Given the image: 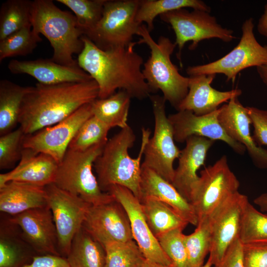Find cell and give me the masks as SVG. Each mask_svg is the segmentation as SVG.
<instances>
[{"label":"cell","instance_id":"obj_1","mask_svg":"<svg viewBox=\"0 0 267 267\" xmlns=\"http://www.w3.org/2000/svg\"><path fill=\"white\" fill-rule=\"evenodd\" d=\"M82 39L84 48L78 55V65L97 84L98 98L108 97L117 89L125 90L139 100L149 97L153 91L142 72L143 60L134 50L137 42L103 50L85 35Z\"/></svg>","mask_w":267,"mask_h":267},{"label":"cell","instance_id":"obj_2","mask_svg":"<svg viewBox=\"0 0 267 267\" xmlns=\"http://www.w3.org/2000/svg\"><path fill=\"white\" fill-rule=\"evenodd\" d=\"M96 82L37 83L25 95L19 118L25 135L54 125L98 97Z\"/></svg>","mask_w":267,"mask_h":267},{"label":"cell","instance_id":"obj_3","mask_svg":"<svg viewBox=\"0 0 267 267\" xmlns=\"http://www.w3.org/2000/svg\"><path fill=\"white\" fill-rule=\"evenodd\" d=\"M141 134L139 152L134 158L129 154V150L134 146L136 138L129 125L108 139L93 165L103 191L106 192L110 186L120 185L129 189L140 200L141 162L145 144L150 137V130L142 128Z\"/></svg>","mask_w":267,"mask_h":267},{"label":"cell","instance_id":"obj_4","mask_svg":"<svg viewBox=\"0 0 267 267\" xmlns=\"http://www.w3.org/2000/svg\"><path fill=\"white\" fill-rule=\"evenodd\" d=\"M31 23L32 29L47 39L53 48V61L61 65L78 66L73 54L84 48L83 31L76 17L58 7L51 0L32 1Z\"/></svg>","mask_w":267,"mask_h":267},{"label":"cell","instance_id":"obj_5","mask_svg":"<svg viewBox=\"0 0 267 267\" xmlns=\"http://www.w3.org/2000/svg\"><path fill=\"white\" fill-rule=\"evenodd\" d=\"M137 35L140 37L138 44H145L150 49V55L142 69L146 82L153 92L160 90L166 101L177 110L187 94L189 77L181 75L171 60L176 44L163 36L155 41L146 25L143 24Z\"/></svg>","mask_w":267,"mask_h":267},{"label":"cell","instance_id":"obj_6","mask_svg":"<svg viewBox=\"0 0 267 267\" xmlns=\"http://www.w3.org/2000/svg\"><path fill=\"white\" fill-rule=\"evenodd\" d=\"M105 144H98L85 151L68 149L58 164L53 183L80 197L90 205L113 201L114 198L112 195L101 190L92 172L94 162L102 153Z\"/></svg>","mask_w":267,"mask_h":267},{"label":"cell","instance_id":"obj_7","mask_svg":"<svg viewBox=\"0 0 267 267\" xmlns=\"http://www.w3.org/2000/svg\"><path fill=\"white\" fill-rule=\"evenodd\" d=\"M254 29V19H246L242 25V35L235 47L217 60L188 66L186 73L189 76L222 74L225 76L226 81L234 83L242 70L267 65V45H263L258 42Z\"/></svg>","mask_w":267,"mask_h":267},{"label":"cell","instance_id":"obj_8","mask_svg":"<svg viewBox=\"0 0 267 267\" xmlns=\"http://www.w3.org/2000/svg\"><path fill=\"white\" fill-rule=\"evenodd\" d=\"M139 1L106 0L100 20L85 36L103 50L127 46L141 25L136 20Z\"/></svg>","mask_w":267,"mask_h":267},{"label":"cell","instance_id":"obj_9","mask_svg":"<svg viewBox=\"0 0 267 267\" xmlns=\"http://www.w3.org/2000/svg\"><path fill=\"white\" fill-rule=\"evenodd\" d=\"M149 98L154 118V130L145 144L142 165L172 183L175 173L174 163L178 158L181 150L175 144L173 129L166 115V100L159 95H150Z\"/></svg>","mask_w":267,"mask_h":267},{"label":"cell","instance_id":"obj_10","mask_svg":"<svg viewBox=\"0 0 267 267\" xmlns=\"http://www.w3.org/2000/svg\"><path fill=\"white\" fill-rule=\"evenodd\" d=\"M210 12L199 9L189 11L186 8L173 10L159 16L163 22L171 25L178 47L177 58L181 64V52L185 44L191 42L190 50H194L199 43L205 40L218 39L229 43L236 38L234 31L223 28Z\"/></svg>","mask_w":267,"mask_h":267},{"label":"cell","instance_id":"obj_11","mask_svg":"<svg viewBox=\"0 0 267 267\" xmlns=\"http://www.w3.org/2000/svg\"><path fill=\"white\" fill-rule=\"evenodd\" d=\"M240 182L231 170L226 155L200 172L190 203L198 221L209 216L229 197L238 191Z\"/></svg>","mask_w":267,"mask_h":267},{"label":"cell","instance_id":"obj_12","mask_svg":"<svg viewBox=\"0 0 267 267\" xmlns=\"http://www.w3.org/2000/svg\"><path fill=\"white\" fill-rule=\"evenodd\" d=\"M44 188L56 227L59 252L66 258L74 236L83 226L90 205L54 183Z\"/></svg>","mask_w":267,"mask_h":267},{"label":"cell","instance_id":"obj_13","mask_svg":"<svg viewBox=\"0 0 267 267\" xmlns=\"http://www.w3.org/2000/svg\"><path fill=\"white\" fill-rule=\"evenodd\" d=\"M249 201L238 191L229 197L208 217L211 249L209 258L217 266L228 247L239 238L243 212Z\"/></svg>","mask_w":267,"mask_h":267},{"label":"cell","instance_id":"obj_14","mask_svg":"<svg viewBox=\"0 0 267 267\" xmlns=\"http://www.w3.org/2000/svg\"><path fill=\"white\" fill-rule=\"evenodd\" d=\"M92 115L91 103L85 104L62 121L25 135L23 148L47 154L59 164L79 128Z\"/></svg>","mask_w":267,"mask_h":267},{"label":"cell","instance_id":"obj_15","mask_svg":"<svg viewBox=\"0 0 267 267\" xmlns=\"http://www.w3.org/2000/svg\"><path fill=\"white\" fill-rule=\"evenodd\" d=\"M106 192L112 195L126 210L130 221L133 239L145 259L173 267L171 260L163 250L147 222L140 201L129 189L120 185L110 186Z\"/></svg>","mask_w":267,"mask_h":267},{"label":"cell","instance_id":"obj_16","mask_svg":"<svg viewBox=\"0 0 267 267\" xmlns=\"http://www.w3.org/2000/svg\"><path fill=\"white\" fill-rule=\"evenodd\" d=\"M82 227L102 246L108 242L133 239L128 214L115 198L107 203L90 205Z\"/></svg>","mask_w":267,"mask_h":267},{"label":"cell","instance_id":"obj_17","mask_svg":"<svg viewBox=\"0 0 267 267\" xmlns=\"http://www.w3.org/2000/svg\"><path fill=\"white\" fill-rule=\"evenodd\" d=\"M219 112L220 108L203 115H197L188 110L178 111L169 115L168 117L173 129L175 141L183 143L190 136H201L222 141L236 153L243 154L245 147L227 135L219 122Z\"/></svg>","mask_w":267,"mask_h":267},{"label":"cell","instance_id":"obj_18","mask_svg":"<svg viewBox=\"0 0 267 267\" xmlns=\"http://www.w3.org/2000/svg\"><path fill=\"white\" fill-rule=\"evenodd\" d=\"M9 218L20 227L24 237L36 253L61 256L56 227L48 206L30 209Z\"/></svg>","mask_w":267,"mask_h":267},{"label":"cell","instance_id":"obj_19","mask_svg":"<svg viewBox=\"0 0 267 267\" xmlns=\"http://www.w3.org/2000/svg\"><path fill=\"white\" fill-rule=\"evenodd\" d=\"M219 108L218 119L227 135L244 146L256 167L267 169V149L258 146L251 134V120L247 107L235 97Z\"/></svg>","mask_w":267,"mask_h":267},{"label":"cell","instance_id":"obj_20","mask_svg":"<svg viewBox=\"0 0 267 267\" xmlns=\"http://www.w3.org/2000/svg\"><path fill=\"white\" fill-rule=\"evenodd\" d=\"M215 141L201 136H192L186 140V145L181 150L172 184L189 202L191 192L199 178L197 172L204 165L208 152Z\"/></svg>","mask_w":267,"mask_h":267},{"label":"cell","instance_id":"obj_21","mask_svg":"<svg viewBox=\"0 0 267 267\" xmlns=\"http://www.w3.org/2000/svg\"><path fill=\"white\" fill-rule=\"evenodd\" d=\"M215 74L199 75L189 77L188 91L179 104L178 111L188 110L197 115L213 112L224 102L242 94L239 89L220 91L211 87Z\"/></svg>","mask_w":267,"mask_h":267},{"label":"cell","instance_id":"obj_22","mask_svg":"<svg viewBox=\"0 0 267 267\" xmlns=\"http://www.w3.org/2000/svg\"><path fill=\"white\" fill-rule=\"evenodd\" d=\"M7 67L12 74H27L36 79L39 83L45 85L84 82L93 80L79 66L61 65L51 59H12L9 62Z\"/></svg>","mask_w":267,"mask_h":267},{"label":"cell","instance_id":"obj_23","mask_svg":"<svg viewBox=\"0 0 267 267\" xmlns=\"http://www.w3.org/2000/svg\"><path fill=\"white\" fill-rule=\"evenodd\" d=\"M58 165L49 155L23 148L18 165L10 171L0 174V187L10 181L45 187L53 183Z\"/></svg>","mask_w":267,"mask_h":267},{"label":"cell","instance_id":"obj_24","mask_svg":"<svg viewBox=\"0 0 267 267\" xmlns=\"http://www.w3.org/2000/svg\"><path fill=\"white\" fill-rule=\"evenodd\" d=\"M140 192L139 201L144 197L156 199L170 206L188 224L197 225L198 219L192 204L172 183L142 164Z\"/></svg>","mask_w":267,"mask_h":267},{"label":"cell","instance_id":"obj_25","mask_svg":"<svg viewBox=\"0 0 267 267\" xmlns=\"http://www.w3.org/2000/svg\"><path fill=\"white\" fill-rule=\"evenodd\" d=\"M44 187L10 181L0 187V211L15 216L30 209L47 206Z\"/></svg>","mask_w":267,"mask_h":267},{"label":"cell","instance_id":"obj_26","mask_svg":"<svg viewBox=\"0 0 267 267\" xmlns=\"http://www.w3.org/2000/svg\"><path fill=\"white\" fill-rule=\"evenodd\" d=\"M34 253L20 227L9 218H1L0 267H22L31 262Z\"/></svg>","mask_w":267,"mask_h":267},{"label":"cell","instance_id":"obj_27","mask_svg":"<svg viewBox=\"0 0 267 267\" xmlns=\"http://www.w3.org/2000/svg\"><path fill=\"white\" fill-rule=\"evenodd\" d=\"M140 202L147 222L157 238L175 229L183 230L188 224L170 206L156 199L144 197Z\"/></svg>","mask_w":267,"mask_h":267},{"label":"cell","instance_id":"obj_28","mask_svg":"<svg viewBox=\"0 0 267 267\" xmlns=\"http://www.w3.org/2000/svg\"><path fill=\"white\" fill-rule=\"evenodd\" d=\"M70 267H104L103 246L83 227L74 236L66 257Z\"/></svg>","mask_w":267,"mask_h":267},{"label":"cell","instance_id":"obj_29","mask_svg":"<svg viewBox=\"0 0 267 267\" xmlns=\"http://www.w3.org/2000/svg\"><path fill=\"white\" fill-rule=\"evenodd\" d=\"M30 87L7 80L0 81V134L8 133L19 124L22 102Z\"/></svg>","mask_w":267,"mask_h":267},{"label":"cell","instance_id":"obj_30","mask_svg":"<svg viewBox=\"0 0 267 267\" xmlns=\"http://www.w3.org/2000/svg\"><path fill=\"white\" fill-rule=\"evenodd\" d=\"M132 97L125 90H119L105 98H97L91 103L93 116L110 129L127 127Z\"/></svg>","mask_w":267,"mask_h":267},{"label":"cell","instance_id":"obj_31","mask_svg":"<svg viewBox=\"0 0 267 267\" xmlns=\"http://www.w3.org/2000/svg\"><path fill=\"white\" fill-rule=\"evenodd\" d=\"M185 8L211 12V7L200 0H139L136 20L140 25L145 23L148 31L151 32L157 16Z\"/></svg>","mask_w":267,"mask_h":267},{"label":"cell","instance_id":"obj_32","mask_svg":"<svg viewBox=\"0 0 267 267\" xmlns=\"http://www.w3.org/2000/svg\"><path fill=\"white\" fill-rule=\"evenodd\" d=\"M32 1L7 0L0 8V41L22 29L32 26Z\"/></svg>","mask_w":267,"mask_h":267},{"label":"cell","instance_id":"obj_33","mask_svg":"<svg viewBox=\"0 0 267 267\" xmlns=\"http://www.w3.org/2000/svg\"><path fill=\"white\" fill-rule=\"evenodd\" d=\"M194 232L184 236L187 267H202L211 249V234L208 217L198 221Z\"/></svg>","mask_w":267,"mask_h":267},{"label":"cell","instance_id":"obj_34","mask_svg":"<svg viewBox=\"0 0 267 267\" xmlns=\"http://www.w3.org/2000/svg\"><path fill=\"white\" fill-rule=\"evenodd\" d=\"M103 246L105 252L104 267H139L145 259L134 239L108 242Z\"/></svg>","mask_w":267,"mask_h":267},{"label":"cell","instance_id":"obj_35","mask_svg":"<svg viewBox=\"0 0 267 267\" xmlns=\"http://www.w3.org/2000/svg\"><path fill=\"white\" fill-rule=\"evenodd\" d=\"M42 41L32 26L22 28L0 41V62L6 58L31 54Z\"/></svg>","mask_w":267,"mask_h":267},{"label":"cell","instance_id":"obj_36","mask_svg":"<svg viewBox=\"0 0 267 267\" xmlns=\"http://www.w3.org/2000/svg\"><path fill=\"white\" fill-rule=\"evenodd\" d=\"M239 239L243 244L267 243V215L248 201L242 219Z\"/></svg>","mask_w":267,"mask_h":267},{"label":"cell","instance_id":"obj_37","mask_svg":"<svg viewBox=\"0 0 267 267\" xmlns=\"http://www.w3.org/2000/svg\"><path fill=\"white\" fill-rule=\"evenodd\" d=\"M111 129L92 115L79 128L71 141L68 149L85 151L98 144H105Z\"/></svg>","mask_w":267,"mask_h":267},{"label":"cell","instance_id":"obj_38","mask_svg":"<svg viewBox=\"0 0 267 267\" xmlns=\"http://www.w3.org/2000/svg\"><path fill=\"white\" fill-rule=\"evenodd\" d=\"M75 14L78 25L86 35L100 20L106 0H57Z\"/></svg>","mask_w":267,"mask_h":267},{"label":"cell","instance_id":"obj_39","mask_svg":"<svg viewBox=\"0 0 267 267\" xmlns=\"http://www.w3.org/2000/svg\"><path fill=\"white\" fill-rule=\"evenodd\" d=\"M25 136L20 127L0 136V169L12 168L20 161Z\"/></svg>","mask_w":267,"mask_h":267},{"label":"cell","instance_id":"obj_40","mask_svg":"<svg viewBox=\"0 0 267 267\" xmlns=\"http://www.w3.org/2000/svg\"><path fill=\"white\" fill-rule=\"evenodd\" d=\"M183 229H177L157 237L163 250L172 262L173 267H187V258Z\"/></svg>","mask_w":267,"mask_h":267},{"label":"cell","instance_id":"obj_41","mask_svg":"<svg viewBox=\"0 0 267 267\" xmlns=\"http://www.w3.org/2000/svg\"><path fill=\"white\" fill-rule=\"evenodd\" d=\"M254 128L253 138L259 146L267 145V110L247 106Z\"/></svg>","mask_w":267,"mask_h":267},{"label":"cell","instance_id":"obj_42","mask_svg":"<svg viewBox=\"0 0 267 267\" xmlns=\"http://www.w3.org/2000/svg\"><path fill=\"white\" fill-rule=\"evenodd\" d=\"M242 245L244 267H267V243Z\"/></svg>","mask_w":267,"mask_h":267},{"label":"cell","instance_id":"obj_43","mask_svg":"<svg viewBox=\"0 0 267 267\" xmlns=\"http://www.w3.org/2000/svg\"><path fill=\"white\" fill-rule=\"evenodd\" d=\"M243 245L237 239L227 249L221 262L214 267H244Z\"/></svg>","mask_w":267,"mask_h":267},{"label":"cell","instance_id":"obj_44","mask_svg":"<svg viewBox=\"0 0 267 267\" xmlns=\"http://www.w3.org/2000/svg\"><path fill=\"white\" fill-rule=\"evenodd\" d=\"M22 267H70L67 259L61 256L40 255L34 257Z\"/></svg>","mask_w":267,"mask_h":267},{"label":"cell","instance_id":"obj_45","mask_svg":"<svg viewBox=\"0 0 267 267\" xmlns=\"http://www.w3.org/2000/svg\"><path fill=\"white\" fill-rule=\"evenodd\" d=\"M257 30L260 35L267 38V4L265 5L264 12L259 19Z\"/></svg>","mask_w":267,"mask_h":267},{"label":"cell","instance_id":"obj_46","mask_svg":"<svg viewBox=\"0 0 267 267\" xmlns=\"http://www.w3.org/2000/svg\"><path fill=\"white\" fill-rule=\"evenodd\" d=\"M254 203L258 206L263 212H267V193H264L254 200Z\"/></svg>","mask_w":267,"mask_h":267},{"label":"cell","instance_id":"obj_47","mask_svg":"<svg viewBox=\"0 0 267 267\" xmlns=\"http://www.w3.org/2000/svg\"><path fill=\"white\" fill-rule=\"evenodd\" d=\"M256 68L260 78L267 88V65H262Z\"/></svg>","mask_w":267,"mask_h":267},{"label":"cell","instance_id":"obj_48","mask_svg":"<svg viewBox=\"0 0 267 267\" xmlns=\"http://www.w3.org/2000/svg\"><path fill=\"white\" fill-rule=\"evenodd\" d=\"M139 267H173L161 264L145 259L143 263Z\"/></svg>","mask_w":267,"mask_h":267},{"label":"cell","instance_id":"obj_49","mask_svg":"<svg viewBox=\"0 0 267 267\" xmlns=\"http://www.w3.org/2000/svg\"><path fill=\"white\" fill-rule=\"evenodd\" d=\"M213 266L211 259L209 257L206 263L202 267H212Z\"/></svg>","mask_w":267,"mask_h":267}]
</instances>
